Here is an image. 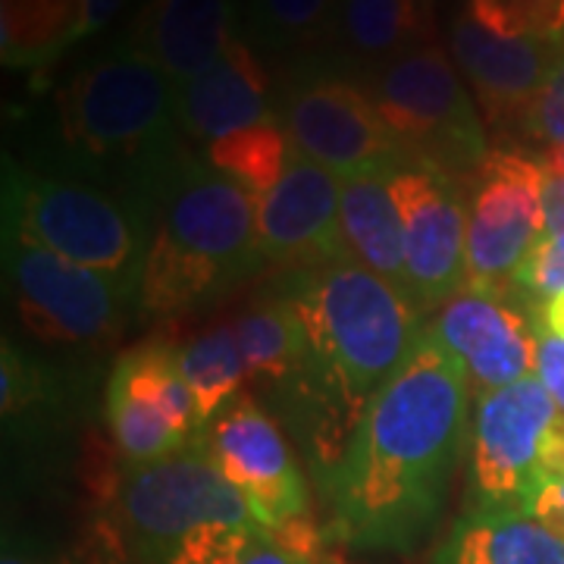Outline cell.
Instances as JSON below:
<instances>
[{"label": "cell", "instance_id": "6da1fadb", "mask_svg": "<svg viewBox=\"0 0 564 564\" xmlns=\"http://www.w3.org/2000/svg\"><path fill=\"white\" fill-rule=\"evenodd\" d=\"M470 383L430 329L367 408L343 462L321 484L333 533L358 549L408 552L433 530L462 458Z\"/></svg>", "mask_w": 564, "mask_h": 564}, {"label": "cell", "instance_id": "7a4b0ae2", "mask_svg": "<svg viewBox=\"0 0 564 564\" xmlns=\"http://www.w3.org/2000/svg\"><path fill=\"white\" fill-rule=\"evenodd\" d=\"M282 299L299 314L307 355L280 392L323 480L423 336L421 307L402 285L351 258L292 273Z\"/></svg>", "mask_w": 564, "mask_h": 564}, {"label": "cell", "instance_id": "3957f363", "mask_svg": "<svg viewBox=\"0 0 564 564\" xmlns=\"http://www.w3.org/2000/svg\"><path fill=\"white\" fill-rule=\"evenodd\" d=\"M54 135L57 170L98 182L151 217L158 185L185 151L176 85L120 41L63 85Z\"/></svg>", "mask_w": 564, "mask_h": 564}, {"label": "cell", "instance_id": "277c9868", "mask_svg": "<svg viewBox=\"0 0 564 564\" xmlns=\"http://www.w3.org/2000/svg\"><path fill=\"white\" fill-rule=\"evenodd\" d=\"M258 267V198L185 148L154 192L141 311L210 302Z\"/></svg>", "mask_w": 564, "mask_h": 564}, {"label": "cell", "instance_id": "5b68a950", "mask_svg": "<svg viewBox=\"0 0 564 564\" xmlns=\"http://www.w3.org/2000/svg\"><path fill=\"white\" fill-rule=\"evenodd\" d=\"M3 229L66 261L117 280L139 295L151 217L117 192L66 173L7 166Z\"/></svg>", "mask_w": 564, "mask_h": 564}, {"label": "cell", "instance_id": "8992f818", "mask_svg": "<svg viewBox=\"0 0 564 564\" xmlns=\"http://www.w3.org/2000/svg\"><path fill=\"white\" fill-rule=\"evenodd\" d=\"M273 110L292 148L339 180L408 163L361 73L333 54H311L295 63L282 76Z\"/></svg>", "mask_w": 564, "mask_h": 564}, {"label": "cell", "instance_id": "52a82bcc", "mask_svg": "<svg viewBox=\"0 0 564 564\" xmlns=\"http://www.w3.org/2000/svg\"><path fill=\"white\" fill-rule=\"evenodd\" d=\"M408 161L467 182L489 154L484 120L440 44H421L361 76Z\"/></svg>", "mask_w": 564, "mask_h": 564}, {"label": "cell", "instance_id": "ba28073f", "mask_svg": "<svg viewBox=\"0 0 564 564\" xmlns=\"http://www.w3.org/2000/svg\"><path fill=\"white\" fill-rule=\"evenodd\" d=\"M3 289L25 333L47 345L101 348L126 326L139 295L117 280L3 229Z\"/></svg>", "mask_w": 564, "mask_h": 564}, {"label": "cell", "instance_id": "9c48e42d", "mask_svg": "<svg viewBox=\"0 0 564 564\" xmlns=\"http://www.w3.org/2000/svg\"><path fill=\"white\" fill-rule=\"evenodd\" d=\"M117 508L122 536L154 564L198 530L258 524L242 492L223 477L198 440L161 462L126 467Z\"/></svg>", "mask_w": 564, "mask_h": 564}, {"label": "cell", "instance_id": "30bf717a", "mask_svg": "<svg viewBox=\"0 0 564 564\" xmlns=\"http://www.w3.org/2000/svg\"><path fill=\"white\" fill-rule=\"evenodd\" d=\"M545 170L524 151H489L467 185V285L474 292H514L530 251L545 236Z\"/></svg>", "mask_w": 564, "mask_h": 564}, {"label": "cell", "instance_id": "8fae6325", "mask_svg": "<svg viewBox=\"0 0 564 564\" xmlns=\"http://www.w3.org/2000/svg\"><path fill=\"white\" fill-rule=\"evenodd\" d=\"M558 408L536 373L477 399L470 426L474 508H521L543 480V448Z\"/></svg>", "mask_w": 564, "mask_h": 564}, {"label": "cell", "instance_id": "7c38bea8", "mask_svg": "<svg viewBox=\"0 0 564 564\" xmlns=\"http://www.w3.org/2000/svg\"><path fill=\"white\" fill-rule=\"evenodd\" d=\"M402 217L408 295L417 307L452 302L467 285V202L462 182L408 161L392 170Z\"/></svg>", "mask_w": 564, "mask_h": 564}, {"label": "cell", "instance_id": "4fadbf2b", "mask_svg": "<svg viewBox=\"0 0 564 564\" xmlns=\"http://www.w3.org/2000/svg\"><path fill=\"white\" fill-rule=\"evenodd\" d=\"M198 445L267 530L307 514V486L276 421L251 395H236L198 430Z\"/></svg>", "mask_w": 564, "mask_h": 564}, {"label": "cell", "instance_id": "5bb4252c", "mask_svg": "<svg viewBox=\"0 0 564 564\" xmlns=\"http://www.w3.org/2000/svg\"><path fill=\"white\" fill-rule=\"evenodd\" d=\"M339 202L343 180L292 151L280 182L258 198L261 263H276L299 273L348 258L339 226Z\"/></svg>", "mask_w": 564, "mask_h": 564}, {"label": "cell", "instance_id": "9a60e30c", "mask_svg": "<svg viewBox=\"0 0 564 564\" xmlns=\"http://www.w3.org/2000/svg\"><path fill=\"white\" fill-rule=\"evenodd\" d=\"M430 333L455 355L477 399L536 373V323L502 295L462 289Z\"/></svg>", "mask_w": 564, "mask_h": 564}, {"label": "cell", "instance_id": "2e32d148", "mask_svg": "<svg viewBox=\"0 0 564 564\" xmlns=\"http://www.w3.org/2000/svg\"><path fill=\"white\" fill-rule=\"evenodd\" d=\"M448 41L455 66L477 95L486 120L496 126L518 122L527 129L533 104L540 101L545 82L562 57L564 41L502 39L467 13L452 22Z\"/></svg>", "mask_w": 564, "mask_h": 564}, {"label": "cell", "instance_id": "e0dca14e", "mask_svg": "<svg viewBox=\"0 0 564 564\" xmlns=\"http://www.w3.org/2000/svg\"><path fill=\"white\" fill-rule=\"evenodd\" d=\"M239 39V0H148L122 44L154 63L173 85H185L210 69Z\"/></svg>", "mask_w": 564, "mask_h": 564}, {"label": "cell", "instance_id": "ac0fdd59", "mask_svg": "<svg viewBox=\"0 0 564 564\" xmlns=\"http://www.w3.org/2000/svg\"><path fill=\"white\" fill-rule=\"evenodd\" d=\"M273 79L258 57V47L245 35L232 41V47L202 76L176 85L180 132L202 144L273 117Z\"/></svg>", "mask_w": 564, "mask_h": 564}, {"label": "cell", "instance_id": "d6986e66", "mask_svg": "<svg viewBox=\"0 0 564 564\" xmlns=\"http://www.w3.org/2000/svg\"><path fill=\"white\" fill-rule=\"evenodd\" d=\"M126 0H0V61L39 69L98 35Z\"/></svg>", "mask_w": 564, "mask_h": 564}, {"label": "cell", "instance_id": "ffe728a7", "mask_svg": "<svg viewBox=\"0 0 564 564\" xmlns=\"http://www.w3.org/2000/svg\"><path fill=\"white\" fill-rule=\"evenodd\" d=\"M333 57L355 73H370L408 51L433 44L426 0H339Z\"/></svg>", "mask_w": 564, "mask_h": 564}, {"label": "cell", "instance_id": "44dd1931", "mask_svg": "<svg viewBox=\"0 0 564 564\" xmlns=\"http://www.w3.org/2000/svg\"><path fill=\"white\" fill-rule=\"evenodd\" d=\"M433 564H564V540L518 508H470L445 533Z\"/></svg>", "mask_w": 564, "mask_h": 564}, {"label": "cell", "instance_id": "7402d4cb", "mask_svg": "<svg viewBox=\"0 0 564 564\" xmlns=\"http://www.w3.org/2000/svg\"><path fill=\"white\" fill-rule=\"evenodd\" d=\"M389 180H392V170H373V173L343 180L339 226H343V242L351 261L364 263L377 276L395 282L408 292L402 217H399Z\"/></svg>", "mask_w": 564, "mask_h": 564}, {"label": "cell", "instance_id": "603a6c76", "mask_svg": "<svg viewBox=\"0 0 564 564\" xmlns=\"http://www.w3.org/2000/svg\"><path fill=\"white\" fill-rule=\"evenodd\" d=\"M110 389H120L126 395L139 399L151 411H158L163 421H170L182 436L192 443L202 430L198 408L188 392V386L180 373L176 348L166 343H148L126 351L120 361L113 364Z\"/></svg>", "mask_w": 564, "mask_h": 564}, {"label": "cell", "instance_id": "cb8c5ba5", "mask_svg": "<svg viewBox=\"0 0 564 564\" xmlns=\"http://www.w3.org/2000/svg\"><path fill=\"white\" fill-rule=\"evenodd\" d=\"M232 326L251 370V380L282 389L302 373L304 355H307L304 329L299 314L285 299L248 307L242 317L232 321Z\"/></svg>", "mask_w": 564, "mask_h": 564}, {"label": "cell", "instance_id": "d4e9b609", "mask_svg": "<svg viewBox=\"0 0 564 564\" xmlns=\"http://www.w3.org/2000/svg\"><path fill=\"white\" fill-rule=\"evenodd\" d=\"M339 0H245L242 35L267 54H321L333 41Z\"/></svg>", "mask_w": 564, "mask_h": 564}, {"label": "cell", "instance_id": "484cf974", "mask_svg": "<svg viewBox=\"0 0 564 564\" xmlns=\"http://www.w3.org/2000/svg\"><path fill=\"white\" fill-rule=\"evenodd\" d=\"M176 358H180L182 380L198 408L202 426L236 395H242V386L251 380V370H248L232 323H220L180 345Z\"/></svg>", "mask_w": 564, "mask_h": 564}, {"label": "cell", "instance_id": "4316f807", "mask_svg": "<svg viewBox=\"0 0 564 564\" xmlns=\"http://www.w3.org/2000/svg\"><path fill=\"white\" fill-rule=\"evenodd\" d=\"M292 151L295 148L289 141V132L273 113L254 126H245L239 132H229L223 139L204 144L202 158L226 180L242 185L254 198H263L285 173Z\"/></svg>", "mask_w": 564, "mask_h": 564}, {"label": "cell", "instance_id": "83f0119b", "mask_svg": "<svg viewBox=\"0 0 564 564\" xmlns=\"http://www.w3.org/2000/svg\"><path fill=\"white\" fill-rule=\"evenodd\" d=\"M161 564H317L261 524L207 527L185 536Z\"/></svg>", "mask_w": 564, "mask_h": 564}, {"label": "cell", "instance_id": "f1b7e54d", "mask_svg": "<svg viewBox=\"0 0 564 564\" xmlns=\"http://www.w3.org/2000/svg\"><path fill=\"white\" fill-rule=\"evenodd\" d=\"M464 13L502 39L564 41V0H467Z\"/></svg>", "mask_w": 564, "mask_h": 564}, {"label": "cell", "instance_id": "f546056e", "mask_svg": "<svg viewBox=\"0 0 564 564\" xmlns=\"http://www.w3.org/2000/svg\"><path fill=\"white\" fill-rule=\"evenodd\" d=\"M0 564H129V545L120 527L98 521L79 543L63 552H39L7 543Z\"/></svg>", "mask_w": 564, "mask_h": 564}, {"label": "cell", "instance_id": "4dcf8cb0", "mask_svg": "<svg viewBox=\"0 0 564 564\" xmlns=\"http://www.w3.org/2000/svg\"><path fill=\"white\" fill-rule=\"evenodd\" d=\"M54 392V377L32 361L20 345L3 339V367H0V408L3 417H20L25 411L47 402Z\"/></svg>", "mask_w": 564, "mask_h": 564}, {"label": "cell", "instance_id": "1f68e13d", "mask_svg": "<svg viewBox=\"0 0 564 564\" xmlns=\"http://www.w3.org/2000/svg\"><path fill=\"white\" fill-rule=\"evenodd\" d=\"M514 289L524 292L536 302L552 299L555 292L564 289V232L562 236H543L530 258L521 267Z\"/></svg>", "mask_w": 564, "mask_h": 564}, {"label": "cell", "instance_id": "d6a6232c", "mask_svg": "<svg viewBox=\"0 0 564 564\" xmlns=\"http://www.w3.org/2000/svg\"><path fill=\"white\" fill-rule=\"evenodd\" d=\"M527 132L533 139L545 141L549 148H564V51L545 82L540 101L533 104Z\"/></svg>", "mask_w": 564, "mask_h": 564}, {"label": "cell", "instance_id": "836d02e7", "mask_svg": "<svg viewBox=\"0 0 564 564\" xmlns=\"http://www.w3.org/2000/svg\"><path fill=\"white\" fill-rule=\"evenodd\" d=\"M518 511H524L527 518L564 540V477H543Z\"/></svg>", "mask_w": 564, "mask_h": 564}, {"label": "cell", "instance_id": "e575fe53", "mask_svg": "<svg viewBox=\"0 0 564 564\" xmlns=\"http://www.w3.org/2000/svg\"><path fill=\"white\" fill-rule=\"evenodd\" d=\"M536 377L564 414V339L536 326Z\"/></svg>", "mask_w": 564, "mask_h": 564}, {"label": "cell", "instance_id": "d590c367", "mask_svg": "<svg viewBox=\"0 0 564 564\" xmlns=\"http://www.w3.org/2000/svg\"><path fill=\"white\" fill-rule=\"evenodd\" d=\"M543 161V158H540ZM543 182V207H545V236H562L564 232V173L545 166Z\"/></svg>", "mask_w": 564, "mask_h": 564}, {"label": "cell", "instance_id": "8d00e7d4", "mask_svg": "<svg viewBox=\"0 0 564 564\" xmlns=\"http://www.w3.org/2000/svg\"><path fill=\"white\" fill-rule=\"evenodd\" d=\"M543 477H564V414L558 411V417L549 430V440L543 448Z\"/></svg>", "mask_w": 564, "mask_h": 564}, {"label": "cell", "instance_id": "74e56055", "mask_svg": "<svg viewBox=\"0 0 564 564\" xmlns=\"http://www.w3.org/2000/svg\"><path fill=\"white\" fill-rule=\"evenodd\" d=\"M536 326L545 329V333H552V336H558V339H564V289L555 292L552 299L540 302V323Z\"/></svg>", "mask_w": 564, "mask_h": 564}, {"label": "cell", "instance_id": "f35d334b", "mask_svg": "<svg viewBox=\"0 0 564 564\" xmlns=\"http://www.w3.org/2000/svg\"><path fill=\"white\" fill-rule=\"evenodd\" d=\"M543 158L545 166H552V170H558V173H564V148H549L545 154H540Z\"/></svg>", "mask_w": 564, "mask_h": 564}, {"label": "cell", "instance_id": "ab89813d", "mask_svg": "<svg viewBox=\"0 0 564 564\" xmlns=\"http://www.w3.org/2000/svg\"><path fill=\"white\" fill-rule=\"evenodd\" d=\"M426 3H430V7H433V0H426Z\"/></svg>", "mask_w": 564, "mask_h": 564}]
</instances>
